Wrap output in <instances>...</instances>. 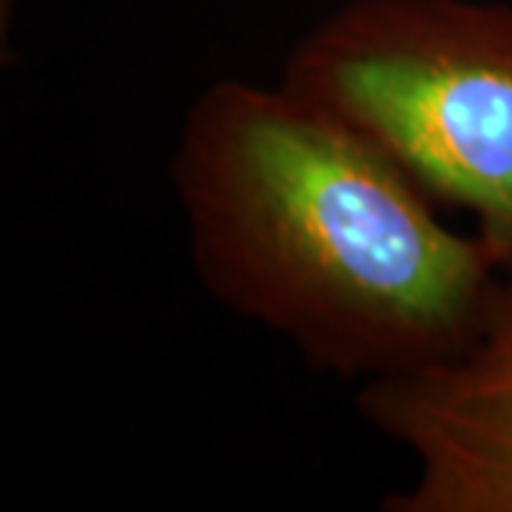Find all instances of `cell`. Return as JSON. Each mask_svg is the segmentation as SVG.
<instances>
[{
	"label": "cell",
	"instance_id": "6da1fadb",
	"mask_svg": "<svg viewBox=\"0 0 512 512\" xmlns=\"http://www.w3.org/2000/svg\"><path fill=\"white\" fill-rule=\"evenodd\" d=\"M171 183L208 293L342 379L453 362L507 293L476 234L450 231L384 151L285 83L208 86Z\"/></svg>",
	"mask_w": 512,
	"mask_h": 512
},
{
	"label": "cell",
	"instance_id": "7a4b0ae2",
	"mask_svg": "<svg viewBox=\"0 0 512 512\" xmlns=\"http://www.w3.org/2000/svg\"><path fill=\"white\" fill-rule=\"evenodd\" d=\"M282 83L470 211L512 276V9L353 0L293 46Z\"/></svg>",
	"mask_w": 512,
	"mask_h": 512
},
{
	"label": "cell",
	"instance_id": "3957f363",
	"mask_svg": "<svg viewBox=\"0 0 512 512\" xmlns=\"http://www.w3.org/2000/svg\"><path fill=\"white\" fill-rule=\"evenodd\" d=\"M356 410L413 464L384 510L512 512V288L467 353L359 384Z\"/></svg>",
	"mask_w": 512,
	"mask_h": 512
}]
</instances>
